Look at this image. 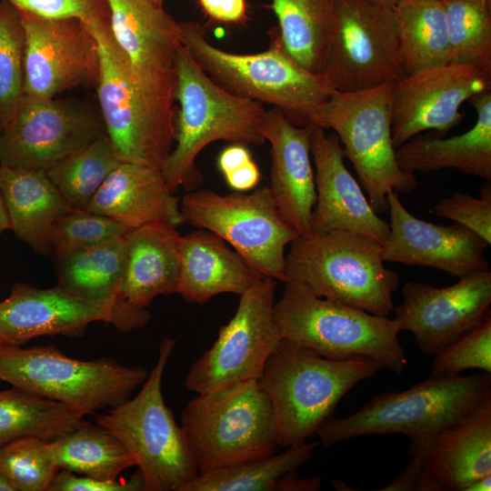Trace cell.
I'll use <instances>...</instances> for the list:
<instances>
[{
  "label": "cell",
  "instance_id": "1",
  "mask_svg": "<svg viewBox=\"0 0 491 491\" xmlns=\"http://www.w3.org/2000/svg\"><path fill=\"white\" fill-rule=\"evenodd\" d=\"M182 45L199 67L225 91L282 111L296 125L307 126L317 110L337 92L326 76L300 65L284 47L276 26L268 48L235 54L208 42L197 22H180Z\"/></svg>",
  "mask_w": 491,
  "mask_h": 491
},
{
  "label": "cell",
  "instance_id": "2",
  "mask_svg": "<svg viewBox=\"0 0 491 491\" xmlns=\"http://www.w3.org/2000/svg\"><path fill=\"white\" fill-rule=\"evenodd\" d=\"M490 375L429 376L407 390L378 395L348 416H329L316 435L329 447L362 436L403 434L409 456L423 457L440 432L491 396Z\"/></svg>",
  "mask_w": 491,
  "mask_h": 491
},
{
  "label": "cell",
  "instance_id": "3",
  "mask_svg": "<svg viewBox=\"0 0 491 491\" xmlns=\"http://www.w3.org/2000/svg\"><path fill=\"white\" fill-rule=\"evenodd\" d=\"M382 368L370 357L330 359L281 338L258 379L272 403L278 446L306 442L349 390Z\"/></svg>",
  "mask_w": 491,
  "mask_h": 491
},
{
  "label": "cell",
  "instance_id": "4",
  "mask_svg": "<svg viewBox=\"0 0 491 491\" xmlns=\"http://www.w3.org/2000/svg\"><path fill=\"white\" fill-rule=\"evenodd\" d=\"M174 99L178 103L175 145L162 168L173 192L181 185L191 188L201 183L195 159L207 145L217 140L245 145L266 142L261 133L264 105L223 89L183 45L176 58Z\"/></svg>",
  "mask_w": 491,
  "mask_h": 491
},
{
  "label": "cell",
  "instance_id": "5",
  "mask_svg": "<svg viewBox=\"0 0 491 491\" xmlns=\"http://www.w3.org/2000/svg\"><path fill=\"white\" fill-rule=\"evenodd\" d=\"M286 276L317 296L381 316L394 311L400 281L386 267L380 244L345 230L298 235L286 255Z\"/></svg>",
  "mask_w": 491,
  "mask_h": 491
},
{
  "label": "cell",
  "instance_id": "6",
  "mask_svg": "<svg viewBox=\"0 0 491 491\" xmlns=\"http://www.w3.org/2000/svg\"><path fill=\"white\" fill-rule=\"evenodd\" d=\"M86 26L96 43L95 85L106 135L122 162L162 170L175 143L174 103L144 88L115 41L110 22Z\"/></svg>",
  "mask_w": 491,
  "mask_h": 491
},
{
  "label": "cell",
  "instance_id": "7",
  "mask_svg": "<svg viewBox=\"0 0 491 491\" xmlns=\"http://www.w3.org/2000/svg\"><path fill=\"white\" fill-rule=\"evenodd\" d=\"M274 315L282 338L324 357L366 356L398 375L407 365L398 338L402 330L395 318L317 296L294 281L285 282Z\"/></svg>",
  "mask_w": 491,
  "mask_h": 491
},
{
  "label": "cell",
  "instance_id": "8",
  "mask_svg": "<svg viewBox=\"0 0 491 491\" xmlns=\"http://www.w3.org/2000/svg\"><path fill=\"white\" fill-rule=\"evenodd\" d=\"M181 421L199 473L267 456L278 446L272 403L256 379L197 394Z\"/></svg>",
  "mask_w": 491,
  "mask_h": 491
},
{
  "label": "cell",
  "instance_id": "9",
  "mask_svg": "<svg viewBox=\"0 0 491 491\" xmlns=\"http://www.w3.org/2000/svg\"><path fill=\"white\" fill-rule=\"evenodd\" d=\"M175 346V339L165 338L138 394L95 419L129 451L143 476L145 491H185L199 475L185 433L162 392L164 373Z\"/></svg>",
  "mask_w": 491,
  "mask_h": 491
},
{
  "label": "cell",
  "instance_id": "10",
  "mask_svg": "<svg viewBox=\"0 0 491 491\" xmlns=\"http://www.w3.org/2000/svg\"><path fill=\"white\" fill-rule=\"evenodd\" d=\"M148 372L101 357L79 360L56 346L24 348L0 344V380L62 403L85 416L114 408L132 397Z\"/></svg>",
  "mask_w": 491,
  "mask_h": 491
},
{
  "label": "cell",
  "instance_id": "11",
  "mask_svg": "<svg viewBox=\"0 0 491 491\" xmlns=\"http://www.w3.org/2000/svg\"><path fill=\"white\" fill-rule=\"evenodd\" d=\"M393 83L356 92H336L316 113L312 125L332 129L352 163L377 214L388 211L391 191L409 194L415 175L399 166L391 135Z\"/></svg>",
  "mask_w": 491,
  "mask_h": 491
},
{
  "label": "cell",
  "instance_id": "12",
  "mask_svg": "<svg viewBox=\"0 0 491 491\" xmlns=\"http://www.w3.org/2000/svg\"><path fill=\"white\" fill-rule=\"evenodd\" d=\"M180 210L185 222L221 237L263 276L286 281V247L299 235L282 216L268 185L248 194L189 192Z\"/></svg>",
  "mask_w": 491,
  "mask_h": 491
},
{
  "label": "cell",
  "instance_id": "13",
  "mask_svg": "<svg viewBox=\"0 0 491 491\" xmlns=\"http://www.w3.org/2000/svg\"><path fill=\"white\" fill-rule=\"evenodd\" d=\"M276 286V279L264 276L240 295L234 316L191 366L187 390L202 394L260 378L282 338L274 315Z\"/></svg>",
  "mask_w": 491,
  "mask_h": 491
},
{
  "label": "cell",
  "instance_id": "14",
  "mask_svg": "<svg viewBox=\"0 0 491 491\" xmlns=\"http://www.w3.org/2000/svg\"><path fill=\"white\" fill-rule=\"evenodd\" d=\"M322 75L337 92L361 91L403 78L394 9L369 0H337Z\"/></svg>",
  "mask_w": 491,
  "mask_h": 491
},
{
  "label": "cell",
  "instance_id": "15",
  "mask_svg": "<svg viewBox=\"0 0 491 491\" xmlns=\"http://www.w3.org/2000/svg\"><path fill=\"white\" fill-rule=\"evenodd\" d=\"M105 134L101 115L80 102L24 95L4 128L0 165L46 171Z\"/></svg>",
  "mask_w": 491,
  "mask_h": 491
},
{
  "label": "cell",
  "instance_id": "16",
  "mask_svg": "<svg viewBox=\"0 0 491 491\" xmlns=\"http://www.w3.org/2000/svg\"><path fill=\"white\" fill-rule=\"evenodd\" d=\"M491 90V70L448 63L409 75L392 84L391 135L395 148L427 130L440 135L459 125L462 104Z\"/></svg>",
  "mask_w": 491,
  "mask_h": 491
},
{
  "label": "cell",
  "instance_id": "17",
  "mask_svg": "<svg viewBox=\"0 0 491 491\" xmlns=\"http://www.w3.org/2000/svg\"><path fill=\"white\" fill-rule=\"evenodd\" d=\"M19 14L25 33L24 95L55 98L66 90L95 85L96 43L85 23Z\"/></svg>",
  "mask_w": 491,
  "mask_h": 491
},
{
  "label": "cell",
  "instance_id": "18",
  "mask_svg": "<svg viewBox=\"0 0 491 491\" xmlns=\"http://www.w3.org/2000/svg\"><path fill=\"white\" fill-rule=\"evenodd\" d=\"M402 295L395 319L421 351L435 356L490 315L491 272L468 274L446 287L406 282Z\"/></svg>",
  "mask_w": 491,
  "mask_h": 491
},
{
  "label": "cell",
  "instance_id": "19",
  "mask_svg": "<svg viewBox=\"0 0 491 491\" xmlns=\"http://www.w3.org/2000/svg\"><path fill=\"white\" fill-rule=\"evenodd\" d=\"M112 35L153 96L174 103L180 22L155 0H107Z\"/></svg>",
  "mask_w": 491,
  "mask_h": 491
},
{
  "label": "cell",
  "instance_id": "20",
  "mask_svg": "<svg viewBox=\"0 0 491 491\" xmlns=\"http://www.w3.org/2000/svg\"><path fill=\"white\" fill-rule=\"evenodd\" d=\"M387 201L385 262L432 267L458 278L490 270L484 255L489 245L476 233L458 223L444 225L416 217L395 191L388 193Z\"/></svg>",
  "mask_w": 491,
  "mask_h": 491
},
{
  "label": "cell",
  "instance_id": "21",
  "mask_svg": "<svg viewBox=\"0 0 491 491\" xmlns=\"http://www.w3.org/2000/svg\"><path fill=\"white\" fill-rule=\"evenodd\" d=\"M309 127L316 191L311 233L351 231L383 246L389 235L388 223L378 216L346 168L338 136L326 135L316 125Z\"/></svg>",
  "mask_w": 491,
  "mask_h": 491
},
{
  "label": "cell",
  "instance_id": "22",
  "mask_svg": "<svg viewBox=\"0 0 491 491\" xmlns=\"http://www.w3.org/2000/svg\"><path fill=\"white\" fill-rule=\"evenodd\" d=\"M96 321L110 323V313L58 285L39 288L17 283L0 301V344L22 346L43 336H78Z\"/></svg>",
  "mask_w": 491,
  "mask_h": 491
},
{
  "label": "cell",
  "instance_id": "23",
  "mask_svg": "<svg viewBox=\"0 0 491 491\" xmlns=\"http://www.w3.org/2000/svg\"><path fill=\"white\" fill-rule=\"evenodd\" d=\"M261 133L271 146L269 188L284 219L298 233H311L316 202L310 127L291 123L282 111H266Z\"/></svg>",
  "mask_w": 491,
  "mask_h": 491
},
{
  "label": "cell",
  "instance_id": "24",
  "mask_svg": "<svg viewBox=\"0 0 491 491\" xmlns=\"http://www.w3.org/2000/svg\"><path fill=\"white\" fill-rule=\"evenodd\" d=\"M57 285L106 309L110 323L123 333L145 326L150 320L146 308L121 299L125 271V235L56 258Z\"/></svg>",
  "mask_w": 491,
  "mask_h": 491
},
{
  "label": "cell",
  "instance_id": "25",
  "mask_svg": "<svg viewBox=\"0 0 491 491\" xmlns=\"http://www.w3.org/2000/svg\"><path fill=\"white\" fill-rule=\"evenodd\" d=\"M173 193L161 169L120 162L85 209L108 216L128 230L155 221L178 227L185 220Z\"/></svg>",
  "mask_w": 491,
  "mask_h": 491
},
{
  "label": "cell",
  "instance_id": "26",
  "mask_svg": "<svg viewBox=\"0 0 491 491\" xmlns=\"http://www.w3.org/2000/svg\"><path fill=\"white\" fill-rule=\"evenodd\" d=\"M468 103L476 112L468 131L450 137L438 134L412 137L396 149L401 169L415 175L452 168L491 181V90L475 95Z\"/></svg>",
  "mask_w": 491,
  "mask_h": 491
},
{
  "label": "cell",
  "instance_id": "27",
  "mask_svg": "<svg viewBox=\"0 0 491 491\" xmlns=\"http://www.w3.org/2000/svg\"><path fill=\"white\" fill-rule=\"evenodd\" d=\"M182 235L169 223L155 221L125 235V263L120 289L126 304L145 308L159 295L177 293Z\"/></svg>",
  "mask_w": 491,
  "mask_h": 491
},
{
  "label": "cell",
  "instance_id": "28",
  "mask_svg": "<svg viewBox=\"0 0 491 491\" xmlns=\"http://www.w3.org/2000/svg\"><path fill=\"white\" fill-rule=\"evenodd\" d=\"M264 276L208 230L182 236L177 293L187 302L204 305L223 293L240 296Z\"/></svg>",
  "mask_w": 491,
  "mask_h": 491
},
{
  "label": "cell",
  "instance_id": "29",
  "mask_svg": "<svg viewBox=\"0 0 491 491\" xmlns=\"http://www.w3.org/2000/svg\"><path fill=\"white\" fill-rule=\"evenodd\" d=\"M422 458L443 491H463L491 474V396L440 432Z\"/></svg>",
  "mask_w": 491,
  "mask_h": 491
},
{
  "label": "cell",
  "instance_id": "30",
  "mask_svg": "<svg viewBox=\"0 0 491 491\" xmlns=\"http://www.w3.org/2000/svg\"><path fill=\"white\" fill-rule=\"evenodd\" d=\"M0 193L10 230L37 254H51L53 225L72 208L46 171L0 165Z\"/></svg>",
  "mask_w": 491,
  "mask_h": 491
},
{
  "label": "cell",
  "instance_id": "31",
  "mask_svg": "<svg viewBox=\"0 0 491 491\" xmlns=\"http://www.w3.org/2000/svg\"><path fill=\"white\" fill-rule=\"evenodd\" d=\"M271 6L286 50L306 69L323 74L337 0H271Z\"/></svg>",
  "mask_w": 491,
  "mask_h": 491
},
{
  "label": "cell",
  "instance_id": "32",
  "mask_svg": "<svg viewBox=\"0 0 491 491\" xmlns=\"http://www.w3.org/2000/svg\"><path fill=\"white\" fill-rule=\"evenodd\" d=\"M394 13L406 75L450 63L442 0H403Z\"/></svg>",
  "mask_w": 491,
  "mask_h": 491
},
{
  "label": "cell",
  "instance_id": "33",
  "mask_svg": "<svg viewBox=\"0 0 491 491\" xmlns=\"http://www.w3.org/2000/svg\"><path fill=\"white\" fill-rule=\"evenodd\" d=\"M59 470L102 480H115L135 462L108 429L85 420L65 436L49 441Z\"/></svg>",
  "mask_w": 491,
  "mask_h": 491
},
{
  "label": "cell",
  "instance_id": "34",
  "mask_svg": "<svg viewBox=\"0 0 491 491\" xmlns=\"http://www.w3.org/2000/svg\"><path fill=\"white\" fill-rule=\"evenodd\" d=\"M84 421L62 403L15 386L0 390V446L25 436L55 440Z\"/></svg>",
  "mask_w": 491,
  "mask_h": 491
},
{
  "label": "cell",
  "instance_id": "35",
  "mask_svg": "<svg viewBox=\"0 0 491 491\" xmlns=\"http://www.w3.org/2000/svg\"><path fill=\"white\" fill-rule=\"evenodd\" d=\"M316 446L306 441L281 453L201 472L185 491H280L284 476L307 462Z\"/></svg>",
  "mask_w": 491,
  "mask_h": 491
},
{
  "label": "cell",
  "instance_id": "36",
  "mask_svg": "<svg viewBox=\"0 0 491 491\" xmlns=\"http://www.w3.org/2000/svg\"><path fill=\"white\" fill-rule=\"evenodd\" d=\"M122 162L105 135L46 170L72 209H85L109 174Z\"/></svg>",
  "mask_w": 491,
  "mask_h": 491
},
{
  "label": "cell",
  "instance_id": "37",
  "mask_svg": "<svg viewBox=\"0 0 491 491\" xmlns=\"http://www.w3.org/2000/svg\"><path fill=\"white\" fill-rule=\"evenodd\" d=\"M450 63L491 70V0H442Z\"/></svg>",
  "mask_w": 491,
  "mask_h": 491
},
{
  "label": "cell",
  "instance_id": "38",
  "mask_svg": "<svg viewBox=\"0 0 491 491\" xmlns=\"http://www.w3.org/2000/svg\"><path fill=\"white\" fill-rule=\"evenodd\" d=\"M58 471L48 440L25 436L0 446V473L15 491H49Z\"/></svg>",
  "mask_w": 491,
  "mask_h": 491
},
{
  "label": "cell",
  "instance_id": "39",
  "mask_svg": "<svg viewBox=\"0 0 491 491\" xmlns=\"http://www.w3.org/2000/svg\"><path fill=\"white\" fill-rule=\"evenodd\" d=\"M25 33L19 12L0 1V119H12L24 95Z\"/></svg>",
  "mask_w": 491,
  "mask_h": 491
},
{
  "label": "cell",
  "instance_id": "40",
  "mask_svg": "<svg viewBox=\"0 0 491 491\" xmlns=\"http://www.w3.org/2000/svg\"><path fill=\"white\" fill-rule=\"evenodd\" d=\"M128 229L117 221L86 209L60 215L51 229V253L55 259L72 252L124 236Z\"/></svg>",
  "mask_w": 491,
  "mask_h": 491
},
{
  "label": "cell",
  "instance_id": "41",
  "mask_svg": "<svg viewBox=\"0 0 491 491\" xmlns=\"http://www.w3.org/2000/svg\"><path fill=\"white\" fill-rule=\"evenodd\" d=\"M434 357L430 376H456L466 369L491 374V314Z\"/></svg>",
  "mask_w": 491,
  "mask_h": 491
},
{
  "label": "cell",
  "instance_id": "42",
  "mask_svg": "<svg viewBox=\"0 0 491 491\" xmlns=\"http://www.w3.org/2000/svg\"><path fill=\"white\" fill-rule=\"evenodd\" d=\"M433 213L469 228L491 245V198L456 192L439 200Z\"/></svg>",
  "mask_w": 491,
  "mask_h": 491
},
{
  "label": "cell",
  "instance_id": "43",
  "mask_svg": "<svg viewBox=\"0 0 491 491\" xmlns=\"http://www.w3.org/2000/svg\"><path fill=\"white\" fill-rule=\"evenodd\" d=\"M19 12L45 18H76L85 25L110 22L107 0H4Z\"/></svg>",
  "mask_w": 491,
  "mask_h": 491
},
{
  "label": "cell",
  "instance_id": "44",
  "mask_svg": "<svg viewBox=\"0 0 491 491\" xmlns=\"http://www.w3.org/2000/svg\"><path fill=\"white\" fill-rule=\"evenodd\" d=\"M49 491H145V485L139 469L127 481L102 480L59 470Z\"/></svg>",
  "mask_w": 491,
  "mask_h": 491
},
{
  "label": "cell",
  "instance_id": "45",
  "mask_svg": "<svg viewBox=\"0 0 491 491\" xmlns=\"http://www.w3.org/2000/svg\"><path fill=\"white\" fill-rule=\"evenodd\" d=\"M380 491H443L427 472L422 457H412L406 469Z\"/></svg>",
  "mask_w": 491,
  "mask_h": 491
},
{
  "label": "cell",
  "instance_id": "46",
  "mask_svg": "<svg viewBox=\"0 0 491 491\" xmlns=\"http://www.w3.org/2000/svg\"><path fill=\"white\" fill-rule=\"evenodd\" d=\"M211 18L224 23H241L246 18V0H197Z\"/></svg>",
  "mask_w": 491,
  "mask_h": 491
},
{
  "label": "cell",
  "instance_id": "47",
  "mask_svg": "<svg viewBox=\"0 0 491 491\" xmlns=\"http://www.w3.org/2000/svg\"><path fill=\"white\" fill-rule=\"evenodd\" d=\"M226 184L236 192L255 188L260 180V171L254 160L224 175Z\"/></svg>",
  "mask_w": 491,
  "mask_h": 491
},
{
  "label": "cell",
  "instance_id": "48",
  "mask_svg": "<svg viewBox=\"0 0 491 491\" xmlns=\"http://www.w3.org/2000/svg\"><path fill=\"white\" fill-rule=\"evenodd\" d=\"M253 160L245 145L232 144L224 148L217 158V166L223 175L233 172Z\"/></svg>",
  "mask_w": 491,
  "mask_h": 491
},
{
  "label": "cell",
  "instance_id": "49",
  "mask_svg": "<svg viewBox=\"0 0 491 491\" xmlns=\"http://www.w3.org/2000/svg\"><path fill=\"white\" fill-rule=\"evenodd\" d=\"M320 476L303 478L297 470L292 471L282 478L280 491H317L321 488Z\"/></svg>",
  "mask_w": 491,
  "mask_h": 491
},
{
  "label": "cell",
  "instance_id": "50",
  "mask_svg": "<svg viewBox=\"0 0 491 491\" xmlns=\"http://www.w3.org/2000/svg\"><path fill=\"white\" fill-rule=\"evenodd\" d=\"M491 490V474L484 476L470 484L463 491H490Z\"/></svg>",
  "mask_w": 491,
  "mask_h": 491
},
{
  "label": "cell",
  "instance_id": "51",
  "mask_svg": "<svg viewBox=\"0 0 491 491\" xmlns=\"http://www.w3.org/2000/svg\"><path fill=\"white\" fill-rule=\"evenodd\" d=\"M10 224L5 210V206L3 201L2 195L0 193V235L6 230H10Z\"/></svg>",
  "mask_w": 491,
  "mask_h": 491
},
{
  "label": "cell",
  "instance_id": "52",
  "mask_svg": "<svg viewBox=\"0 0 491 491\" xmlns=\"http://www.w3.org/2000/svg\"><path fill=\"white\" fill-rule=\"evenodd\" d=\"M369 1L382 7L394 9L403 0H369Z\"/></svg>",
  "mask_w": 491,
  "mask_h": 491
},
{
  "label": "cell",
  "instance_id": "53",
  "mask_svg": "<svg viewBox=\"0 0 491 491\" xmlns=\"http://www.w3.org/2000/svg\"><path fill=\"white\" fill-rule=\"evenodd\" d=\"M0 491H15L9 481L0 473Z\"/></svg>",
  "mask_w": 491,
  "mask_h": 491
},
{
  "label": "cell",
  "instance_id": "54",
  "mask_svg": "<svg viewBox=\"0 0 491 491\" xmlns=\"http://www.w3.org/2000/svg\"><path fill=\"white\" fill-rule=\"evenodd\" d=\"M3 133H4V125L0 119V141L2 139V136H3Z\"/></svg>",
  "mask_w": 491,
  "mask_h": 491
},
{
  "label": "cell",
  "instance_id": "55",
  "mask_svg": "<svg viewBox=\"0 0 491 491\" xmlns=\"http://www.w3.org/2000/svg\"><path fill=\"white\" fill-rule=\"evenodd\" d=\"M157 3L161 4V5H164V1L165 0H155Z\"/></svg>",
  "mask_w": 491,
  "mask_h": 491
}]
</instances>
